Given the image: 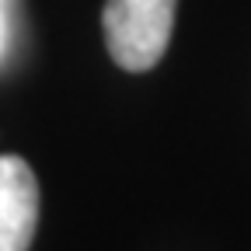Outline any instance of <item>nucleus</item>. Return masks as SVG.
<instances>
[{
  "mask_svg": "<svg viewBox=\"0 0 251 251\" xmlns=\"http://www.w3.org/2000/svg\"><path fill=\"white\" fill-rule=\"evenodd\" d=\"M175 7L178 0H108L101 14L108 56L129 74L153 70L171 42Z\"/></svg>",
  "mask_w": 251,
  "mask_h": 251,
  "instance_id": "nucleus-1",
  "label": "nucleus"
},
{
  "mask_svg": "<svg viewBox=\"0 0 251 251\" xmlns=\"http://www.w3.org/2000/svg\"><path fill=\"white\" fill-rule=\"evenodd\" d=\"M39 227V181L14 153L0 157V251H28Z\"/></svg>",
  "mask_w": 251,
  "mask_h": 251,
  "instance_id": "nucleus-2",
  "label": "nucleus"
},
{
  "mask_svg": "<svg viewBox=\"0 0 251 251\" xmlns=\"http://www.w3.org/2000/svg\"><path fill=\"white\" fill-rule=\"evenodd\" d=\"M0 46H4V7H0Z\"/></svg>",
  "mask_w": 251,
  "mask_h": 251,
  "instance_id": "nucleus-3",
  "label": "nucleus"
}]
</instances>
